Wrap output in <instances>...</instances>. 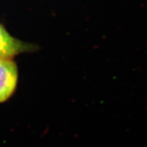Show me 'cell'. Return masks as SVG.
I'll list each match as a JSON object with an SVG mask.
<instances>
[{"instance_id": "cell-1", "label": "cell", "mask_w": 147, "mask_h": 147, "mask_svg": "<svg viewBox=\"0 0 147 147\" xmlns=\"http://www.w3.org/2000/svg\"><path fill=\"white\" fill-rule=\"evenodd\" d=\"M18 68L12 59H0V104L14 95L18 87Z\"/></svg>"}, {"instance_id": "cell-2", "label": "cell", "mask_w": 147, "mask_h": 147, "mask_svg": "<svg viewBox=\"0 0 147 147\" xmlns=\"http://www.w3.org/2000/svg\"><path fill=\"white\" fill-rule=\"evenodd\" d=\"M38 49V46L17 38L0 23V59H13L22 53H32Z\"/></svg>"}]
</instances>
